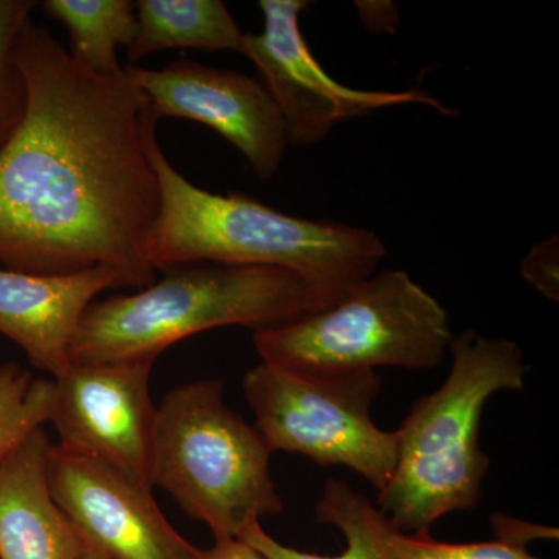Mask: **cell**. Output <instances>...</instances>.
I'll list each match as a JSON object with an SVG mask.
<instances>
[{
  "instance_id": "obj_17",
  "label": "cell",
  "mask_w": 559,
  "mask_h": 559,
  "mask_svg": "<svg viewBox=\"0 0 559 559\" xmlns=\"http://www.w3.org/2000/svg\"><path fill=\"white\" fill-rule=\"evenodd\" d=\"M55 381L35 378L21 364L0 366V462L51 419Z\"/></svg>"
},
{
  "instance_id": "obj_15",
  "label": "cell",
  "mask_w": 559,
  "mask_h": 559,
  "mask_svg": "<svg viewBox=\"0 0 559 559\" xmlns=\"http://www.w3.org/2000/svg\"><path fill=\"white\" fill-rule=\"evenodd\" d=\"M314 514L319 524L334 525L344 533L347 549L336 557L297 550L267 535L260 522L246 528L238 539L266 559H390L385 540L395 527L369 498L349 487L347 481L336 477L326 480Z\"/></svg>"
},
{
  "instance_id": "obj_24",
  "label": "cell",
  "mask_w": 559,
  "mask_h": 559,
  "mask_svg": "<svg viewBox=\"0 0 559 559\" xmlns=\"http://www.w3.org/2000/svg\"><path fill=\"white\" fill-rule=\"evenodd\" d=\"M79 559H109L106 555H103L97 547L92 546V544L86 540V549H84L83 554Z\"/></svg>"
},
{
  "instance_id": "obj_4",
  "label": "cell",
  "mask_w": 559,
  "mask_h": 559,
  "mask_svg": "<svg viewBox=\"0 0 559 559\" xmlns=\"http://www.w3.org/2000/svg\"><path fill=\"white\" fill-rule=\"evenodd\" d=\"M165 272L146 288L94 301L73 336L70 362L156 360L204 331L275 329L329 308L310 283L278 267L197 263Z\"/></svg>"
},
{
  "instance_id": "obj_16",
  "label": "cell",
  "mask_w": 559,
  "mask_h": 559,
  "mask_svg": "<svg viewBox=\"0 0 559 559\" xmlns=\"http://www.w3.org/2000/svg\"><path fill=\"white\" fill-rule=\"evenodd\" d=\"M43 9L69 31L70 57L91 72L117 76L123 72L117 57L138 35L135 2L131 0H46Z\"/></svg>"
},
{
  "instance_id": "obj_7",
  "label": "cell",
  "mask_w": 559,
  "mask_h": 559,
  "mask_svg": "<svg viewBox=\"0 0 559 559\" xmlns=\"http://www.w3.org/2000/svg\"><path fill=\"white\" fill-rule=\"evenodd\" d=\"M242 389L272 452H294L322 468L344 466L378 492L388 487L399 436L371 417L381 390L378 371L330 373L261 362L246 371Z\"/></svg>"
},
{
  "instance_id": "obj_9",
  "label": "cell",
  "mask_w": 559,
  "mask_h": 559,
  "mask_svg": "<svg viewBox=\"0 0 559 559\" xmlns=\"http://www.w3.org/2000/svg\"><path fill=\"white\" fill-rule=\"evenodd\" d=\"M156 360L70 364L55 381L50 421L62 450L100 460L153 489L154 426L150 378Z\"/></svg>"
},
{
  "instance_id": "obj_10",
  "label": "cell",
  "mask_w": 559,
  "mask_h": 559,
  "mask_svg": "<svg viewBox=\"0 0 559 559\" xmlns=\"http://www.w3.org/2000/svg\"><path fill=\"white\" fill-rule=\"evenodd\" d=\"M124 72L143 91L151 112L207 124L248 159L253 175L271 180L288 146L285 121L261 81L235 70L190 60L160 70L128 66Z\"/></svg>"
},
{
  "instance_id": "obj_3",
  "label": "cell",
  "mask_w": 559,
  "mask_h": 559,
  "mask_svg": "<svg viewBox=\"0 0 559 559\" xmlns=\"http://www.w3.org/2000/svg\"><path fill=\"white\" fill-rule=\"evenodd\" d=\"M447 381L421 396L396 429L399 459L378 509L400 533L430 536L454 511L473 510L489 469L480 450L481 415L503 390L522 392L530 370L516 342L474 330L454 336Z\"/></svg>"
},
{
  "instance_id": "obj_13",
  "label": "cell",
  "mask_w": 559,
  "mask_h": 559,
  "mask_svg": "<svg viewBox=\"0 0 559 559\" xmlns=\"http://www.w3.org/2000/svg\"><path fill=\"white\" fill-rule=\"evenodd\" d=\"M44 428L0 462V559H79L86 539L55 502Z\"/></svg>"
},
{
  "instance_id": "obj_22",
  "label": "cell",
  "mask_w": 559,
  "mask_h": 559,
  "mask_svg": "<svg viewBox=\"0 0 559 559\" xmlns=\"http://www.w3.org/2000/svg\"><path fill=\"white\" fill-rule=\"evenodd\" d=\"M364 25L373 33H393L400 22L399 7L392 2H356Z\"/></svg>"
},
{
  "instance_id": "obj_14",
  "label": "cell",
  "mask_w": 559,
  "mask_h": 559,
  "mask_svg": "<svg viewBox=\"0 0 559 559\" xmlns=\"http://www.w3.org/2000/svg\"><path fill=\"white\" fill-rule=\"evenodd\" d=\"M135 16L131 62L170 49L241 51L245 33L221 0H139Z\"/></svg>"
},
{
  "instance_id": "obj_21",
  "label": "cell",
  "mask_w": 559,
  "mask_h": 559,
  "mask_svg": "<svg viewBox=\"0 0 559 559\" xmlns=\"http://www.w3.org/2000/svg\"><path fill=\"white\" fill-rule=\"evenodd\" d=\"M489 522H491L496 536L518 540L525 546L535 539H558V528L543 527V525L520 521L516 518L507 516V514H492Z\"/></svg>"
},
{
  "instance_id": "obj_23",
  "label": "cell",
  "mask_w": 559,
  "mask_h": 559,
  "mask_svg": "<svg viewBox=\"0 0 559 559\" xmlns=\"http://www.w3.org/2000/svg\"><path fill=\"white\" fill-rule=\"evenodd\" d=\"M197 559H266L240 539L215 540L207 550H201Z\"/></svg>"
},
{
  "instance_id": "obj_19",
  "label": "cell",
  "mask_w": 559,
  "mask_h": 559,
  "mask_svg": "<svg viewBox=\"0 0 559 559\" xmlns=\"http://www.w3.org/2000/svg\"><path fill=\"white\" fill-rule=\"evenodd\" d=\"M390 559H540L518 540L499 538L484 543H440L432 536H412L393 528L389 533Z\"/></svg>"
},
{
  "instance_id": "obj_6",
  "label": "cell",
  "mask_w": 559,
  "mask_h": 559,
  "mask_svg": "<svg viewBox=\"0 0 559 559\" xmlns=\"http://www.w3.org/2000/svg\"><path fill=\"white\" fill-rule=\"evenodd\" d=\"M452 341L447 310L403 270L374 272L326 310L253 331L261 362L330 373L433 370Z\"/></svg>"
},
{
  "instance_id": "obj_11",
  "label": "cell",
  "mask_w": 559,
  "mask_h": 559,
  "mask_svg": "<svg viewBox=\"0 0 559 559\" xmlns=\"http://www.w3.org/2000/svg\"><path fill=\"white\" fill-rule=\"evenodd\" d=\"M51 496L87 543L109 559H197L200 549L173 527L153 489L100 460L53 444Z\"/></svg>"
},
{
  "instance_id": "obj_18",
  "label": "cell",
  "mask_w": 559,
  "mask_h": 559,
  "mask_svg": "<svg viewBox=\"0 0 559 559\" xmlns=\"http://www.w3.org/2000/svg\"><path fill=\"white\" fill-rule=\"evenodd\" d=\"M36 7L38 2L33 0H0V146L24 116L25 84L16 61V44Z\"/></svg>"
},
{
  "instance_id": "obj_5",
  "label": "cell",
  "mask_w": 559,
  "mask_h": 559,
  "mask_svg": "<svg viewBox=\"0 0 559 559\" xmlns=\"http://www.w3.org/2000/svg\"><path fill=\"white\" fill-rule=\"evenodd\" d=\"M271 455L255 426L224 403L219 380L187 382L157 406L151 484L215 540L238 539L261 518L282 513Z\"/></svg>"
},
{
  "instance_id": "obj_12",
  "label": "cell",
  "mask_w": 559,
  "mask_h": 559,
  "mask_svg": "<svg viewBox=\"0 0 559 559\" xmlns=\"http://www.w3.org/2000/svg\"><path fill=\"white\" fill-rule=\"evenodd\" d=\"M119 288H124L123 278L108 266L64 275L0 267V334L57 380L72 364L70 347L84 312L98 294Z\"/></svg>"
},
{
  "instance_id": "obj_20",
  "label": "cell",
  "mask_w": 559,
  "mask_h": 559,
  "mask_svg": "<svg viewBox=\"0 0 559 559\" xmlns=\"http://www.w3.org/2000/svg\"><path fill=\"white\" fill-rule=\"evenodd\" d=\"M521 274L525 282L549 300L559 299V245L558 237L536 242L522 260Z\"/></svg>"
},
{
  "instance_id": "obj_8",
  "label": "cell",
  "mask_w": 559,
  "mask_h": 559,
  "mask_svg": "<svg viewBox=\"0 0 559 559\" xmlns=\"http://www.w3.org/2000/svg\"><path fill=\"white\" fill-rule=\"evenodd\" d=\"M259 5L263 31L245 33L240 53L259 69L261 84L285 121L288 145H316L342 121L388 106L425 105L454 116L428 92L359 91L337 83L319 64L300 31L308 2L261 0Z\"/></svg>"
},
{
  "instance_id": "obj_2",
  "label": "cell",
  "mask_w": 559,
  "mask_h": 559,
  "mask_svg": "<svg viewBox=\"0 0 559 559\" xmlns=\"http://www.w3.org/2000/svg\"><path fill=\"white\" fill-rule=\"evenodd\" d=\"M157 121L150 109L145 145L160 187V212L146 245L154 271L197 263L278 267L310 283L330 308L380 267L388 250L374 231L286 215L242 193L194 186L165 156Z\"/></svg>"
},
{
  "instance_id": "obj_1",
  "label": "cell",
  "mask_w": 559,
  "mask_h": 559,
  "mask_svg": "<svg viewBox=\"0 0 559 559\" xmlns=\"http://www.w3.org/2000/svg\"><path fill=\"white\" fill-rule=\"evenodd\" d=\"M24 116L0 146V267L64 275L108 266L153 285L146 245L160 187L145 145L150 102L127 72L79 64L27 22L16 44Z\"/></svg>"
}]
</instances>
